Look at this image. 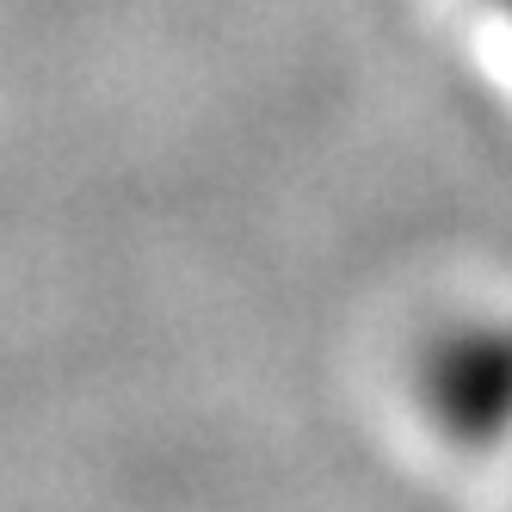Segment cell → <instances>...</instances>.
<instances>
[{
    "label": "cell",
    "instance_id": "obj_1",
    "mask_svg": "<svg viewBox=\"0 0 512 512\" xmlns=\"http://www.w3.org/2000/svg\"><path fill=\"white\" fill-rule=\"evenodd\" d=\"M438 414L457 438L512 432V334H463L438 358Z\"/></svg>",
    "mask_w": 512,
    "mask_h": 512
},
{
    "label": "cell",
    "instance_id": "obj_2",
    "mask_svg": "<svg viewBox=\"0 0 512 512\" xmlns=\"http://www.w3.org/2000/svg\"><path fill=\"white\" fill-rule=\"evenodd\" d=\"M500 13H506V19H512V0H500Z\"/></svg>",
    "mask_w": 512,
    "mask_h": 512
}]
</instances>
